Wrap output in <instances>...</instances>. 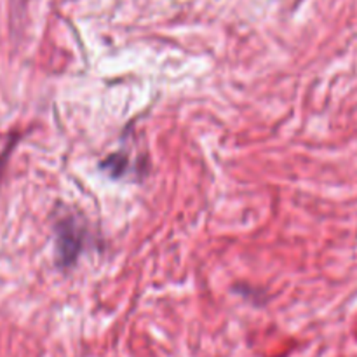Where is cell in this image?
<instances>
[{
    "label": "cell",
    "mask_w": 357,
    "mask_h": 357,
    "mask_svg": "<svg viewBox=\"0 0 357 357\" xmlns=\"http://www.w3.org/2000/svg\"><path fill=\"white\" fill-rule=\"evenodd\" d=\"M84 232L79 223L72 218H65L56 225V258L58 264L68 267L82 251Z\"/></svg>",
    "instance_id": "1"
},
{
    "label": "cell",
    "mask_w": 357,
    "mask_h": 357,
    "mask_svg": "<svg viewBox=\"0 0 357 357\" xmlns=\"http://www.w3.org/2000/svg\"><path fill=\"white\" fill-rule=\"evenodd\" d=\"M126 166H128V159H126L122 153H115V155H110L107 160L101 162V167L107 169L112 176H121L124 173Z\"/></svg>",
    "instance_id": "2"
}]
</instances>
